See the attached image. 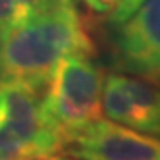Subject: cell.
I'll return each mask as SVG.
<instances>
[{
	"label": "cell",
	"instance_id": "6da1fadb",
	"mask_svg": "<svg viewBox=\"0 0 160 160\" xmlns=\"http://www.w3.org/2000/svg\"><path fill=\"white\" fill-rule=\"evenodd\" d=\"M95 54L75 0H54L0 35V81H47L68 54Z\"/></svg>",
	"mask_w": 160,
	"mask_h": 160
},
{
	"label": "cell",
	"instance_id": "7a4b0ae2",
	"mask_svg": "<svg viewBox=\"0 0 160 160\" xmlns=\"http://www.w3.org/2000/svg\"><path fill=\"white\" fill-rule=\"evenodd\" d=\"M104 72L93 54H68L54 66L44 87L42 106L48 122L62 137L91 123L102 114Z\"/></svg>",
	"mask_w": 160,
	"mask_h": 160
},
{
	"label": "cell",
	"instance_id": "3957f363",
	"mask_svg": "<svg viewBox=\"0 0 160 160\" xmlns=\"http://www.w3.org/2000/svg\"><path fill=\"white\" fill-rule=\"evenodd\" d=\"M47 81H0V160L33 151H60V133L42 106Z\"/></svg>",
	"mask_w": 160,
	"mask_h": 160
},
{
	"label": "cell",
	"instance_id": "277c9868",
	"mask_svg": "<svg viewBox=\"0 0 160 160\" xmlns=\"http://www.w3.org/2000/svg\"><path fill=\"white\" fill-rule=\"evenodd\" d=\"M108 27L114 68L160 87V0H143L128 19Z\"/></svg>",
	"mask_w": 160,
	"mask_h": 160
},
{
	"label": "cell",
	"instance_id": "5b68a950",
	"mask_svg": "<svg viewBox=\"0 0 160 160\" xmlns=\"http://www.w3.org/2000/svg\"><path fill=\"white\" fill-rule=\"evenodd\" d=\"M60 151L81 160H160V139L98 118L68 131Z\"/></svg>",
	"mask_w": 160,
	"mask_h": 160
},
{
	"label": "cell",
	"instance_id": "8992f818",
	"mask_svg": "<svg viewBox=\"0 0 160 160\" xmlns=\"http://www.w3.org/2000/svg\"><path fill=\"white\" fill-rule=\"evenodd\" d=\"M102 114L135 131L160 137V87L137 75L110 73L102 85Z\"/></svg>",
	"mask_w": 160,
	"mask_h": 160
},
{
	"label": "cell",
	"instance_id": "52a82bcc",
	"mask_svg": "<svg viewBox=\"0 0 160 160\" xmlns=\"http://www.w3.org/2000/svg\"><path fill=\"white\" fill-rule=\"evenodd\" d=\"M141 2L143 0H120L116 4V8H114L110 12V16H108V23H120V21L128 19Z\"/></svg>",
	"mask_w": 160,
	"mask_h": 160
},
{
	"label": "cell",
	"instance_id": "ba28073f",
	"mask_svg": "<svg viewBox=\"0 0 160 160\" xmlns=\"http://www.w3.org/2000/svg\"><path fill=\"white\" fill-rule=\"evenodd\" d=\"M16 23V4L14 0H0V35Z\"/></svg>",
	"mask_w": 160,
	"mask_h": 160
},
{
	"label": "cell",
	"instance_id": "9c48e42d",
	"mask_svg": "<svg viewBox=\"0 0 160 160\" xmlns=\"http://www.w3.org/2000/svg\"><path fill=\"white\" fill-rule=\"evenodd\" d=\"M54 0H14L16 4V21L29 16L31 12H35V10L47 6V4H52Z\"/></svg>",
	"mask_w": 160,
	"mask_h": 160
},
{
	"label": "cell",
	"instance_id": "30bf717a",
	"mask_svg": "<svg viewBox=\"0 0 160 160\" xmlns=\"http://www.w3.org/2000/svg\"><path fill=\"white\" fill-rule=\"evenodd\" d=\"M81 2L89 10H93L97 14H102V12H112L120 0H81Z\"/></svg>",
	"mask_w": 160,
	"mask_h": 160
},
{
	"label": "cell",
	"instance_id": "8fae6325",
	"mask_svg": "<svg viewBox=\"0 0 160 160\" xmlns=\"http://www.w3.org/2000/svg\"><path fill=\"white\" fill-rule=\"evenodd\" d=\"M12 160H52V152H41V151H33V152H23L18 154Z\"/></svg>",
	"mask_w": 160,
	"mask_h": 160
},
{
	"label": "cell",
	"instance_id": "7c38bea8",
	"mask_svg": "<svg viewBox=\"0 0 160 160\" xmlns=\"http://www.w3.org/2000/svg\"><path fill=\"white\" fill-rule=\"evenodd\" d=\"M52 160H73V158H66V156H52Z\"/></svg>",
	"mask_w": 160,
	"mask_h": 160
}]
</instances>
